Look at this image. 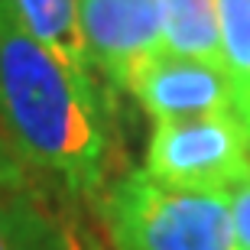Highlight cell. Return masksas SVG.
I'll return each mask as SVG.
<instances>
[{
  "label": "cell",
  "mask_w": 250,
  "mask_h": 250,
  "mask_svg": "<svg viewBox=\"0 0 250 250\" xmlns=\"http://www.w3.org/2000/svg\"><path fill=\"white\" fill-rule=\"evenodd\" d=\"M0 250H68V237L36 202H0Z\"/></svg>",
  "instance_id": "8"
},
{
  "label": "cell",
  "mask_w": 250,
  "mask_h": 250,
  "mask_svg": "<svg viewBox=\"0 0 250 250\" xmlns=\"http://www.w3.org/2000/svg\"><path fill=\"white\" fill-rule=\"evenodd\" d=\"M228 205H231L234 244L237 250H250V179L228 192Z\"/></svg>",
  "instance_id": "10"
},
{
  "label": "cell",
  "mask_w": 250,
  "mask_h": 250,
  "mask_svg": "<svg viewBox=\"0 0 250 250\" xmlns=\"http://www.w3.org/2000/svg\"><path fill=\"white\" fill-rule=\"evenodd\" d=\"M130 94L153 117V124L237 114L234 88L221 68L198 62V59L172 56V52H163L153 59L137 75Z\"/></svg>",
  "instance_id": "5"
},
{
  "label": "cell",
  "mask_w": 250,
  "mask_h": 250,
  "mask_svg": "<svg viewBox=\"0 0 250 250\" xmlns=\"http://www.w3.org/2000/svg\"><path fill=\"white\" fill-rule=\"evenodd\" d=\"M104 221L117 250H237L224 192H186L124 176L104 198Z\"/></svg>",
  "instance_id": "2"
},
{
  "label": "cell",
  "mask_w": 250,
  "mask_h": 250,
  "mask_svg": "<svg viewBox=\"0 0 250 250\" xmlns=\"http://www.w3.org/2000/svg\"><path fill=\"white\" fill-rule=\"evenodd\" d=\"M221 62L234 88V107L250 91V0H218Z\"/></svg>",
  "instance_id": "9"
},
{
  "label": "cell",
  "mask_w": 250,
  "mask_h": 250,
  "mask_svg": "<svg viewBox=\"0 0 250 250\" xmlns=\"http://www.w3.org/2000/svg\"><path fill=\"white\" fill-rule=\"evenodd\" d=\"M143 172L186 192H231L250 179V137L237 114L153 124Z\"/></svg>",
  "instance_id": "3"
},
{
  "label": "cell",
  "mask_w": 250,
  "mask_h": 250,
  "mask_svg": "<svg viewBox=\"0 0 250 250\" xmlns=\"http://www.w3.org/2000/svg\"><path fill=\"white\" fill-rule=\"evenodd\" d=\"M78 23L91 72L124 91L166 52L159 0H78Z\"/></svg>",
  "instance_id": "4"
},
{
  "label": "cell",
  "mask_w": 250,
  "mask_h": 250,
  "mask_svg": "<svg viewBox=\"0 0 250 250\" xmlns=\"http://www.w3.org/2000/svg\"><path fill=\"white\" fill-rule=\"evenodd\" d=\"M0 124L10 146L72 192L104 179V124L94 84L39 42L0 0Z\"/></svg>",
  "instance_id": "1"
},
{
  "label": "cell",
  "mask_w": 250,
  "mask_h": 250,
  "mask_svg": "<svg viewBox=\"0 0 250 250\" xmlns=\"http://www.w3.org/2000/svg\"><path fill=\"white\" fill-rule=\"evenodd\" d=\"M159 13H163L166 52L182 59H198L224 72L218 0H159Z\"/></svg>",
  "instance_id": "7"
},
{
  "label": "cell",
  "mask_w": 250,
  "mask_h": 250,
  "mask_svg": "<svg viewBox=\"0 0 250 250\" xmlns=\"http://www.w3.org/2000/svg\"><path fill=\"white\" fill-rule=\"evenodd\" d=\"M17 17L33 36L56 52L82 82L94 84V72L84 52L82 23H78V0H10Z\"/></svg>",
  "instance_id": "6"
},
{
  "label": "cell",
  "mask_w": 250,
  "mask_h": 250,
  "mask_svg": "<svg viewBox=\"0 0 250 250\" xmlns=\"http://www.w3.org/2000/svg\"><path fill=\"white\" fill-rule=\"evenodd\" d=\"M20 182H23V176H20V163L13 159V153L0 143V188H17Z\"/></svg>",
  "instance_id": "11"
}]
</instances>
